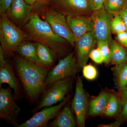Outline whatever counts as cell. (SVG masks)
<instances>
[{"label":"cell","instance_id":"cell-1","mask_svg":"<svg viewBox=\"0 0 127 127\" xmlns=\"http://www.w3.org/2000/svg\"><path fill=\"white\" fill-rule=\"evenodd\" d=\"M13 67L24 96L30 103L36 102L47 89L45 82L52 68L28 61L19 55L14 57Z\"/></svg>","mask_w":127,"mask_h":127},{"label":"cell","instance_id":"cell-2","mask_svg":"<svg viewBox=\"0 0 127 127\" xmlns=\"http://www.w3.org/2000/svg\"><path fill=\"white\" fill-rule=\"evenodd\" d=\"M24 28L28 36L27 39L46 45L52 50L57 58L62 59L70 53H67V46L70 45L57 35L49 23L41 20L36 13L31 16Z\"/></svg>","mask_w":127,"mask_h":127},{"label":"cell","instance_id":"cell-3","mask_svg":"<svg viewBox=\"0 0 127 127\" xmlns=\"http://www.w3.org/2000/svg\"><path fill=\"white\" fill-rule=\"evenodd\" d=\"M28 37L26 33L16 26L6 14L1 15L0 42L5 54L12 55L17 46Z\"/></svg>","mask_w":127,"mask_h":127},{"label":"cell","instance_id":"cell-4","mask_svg":"<svg viewBox=\"0 0 127 127\" xmlns=\"http://www.w3.org/2000/svg\"><path fill=\"white\" fill-rule=\"evenodd\" d=\"M73 83V77L61 79L53 83L42 95L39 103L33 109V112L35 113L45 107L54 106L63 101L72 88Z\"/></svg>","mask_w":127,"mask_h":127},{"label":"cell","instance_id":"cell-5","mask_svg":"<svg viewBox=\"0 0 127 127\" xmlns=\"http://www.w3.org/2000/svg\"><path fill=\"white\" fill-rule=\"evenodd\" d=\"M78 72L76 59L73 52L59 59L58 63L52 68L48 74L45 84L51 86L55 82L69 77H74Z\"/></svg>","mask_w":127,"mask_h":127},{"label":"cell","instance_id":"cell-6","mask_svg":"<svg viewBox=\"0 0 127 127\" xmlns=\"http://www.w3.org/2000/svg\"><path fill=\"white\" fill-rule=\"evenodd\" d=\"M16 101L10 87L0 88V118L15 127L21 110Z\"/></svg>","mask_w":127,"mask_h":127},{"label":"cell","instance_id":"cell-7","mask_svg":"<svg viewBox=\"0 0 127 127\" xmlns=\"http://www.w3.org/2000/svg\"><path fill=\"white\" fill-rule=\"evenodd\" d=\"M89 101L84 90L81 78L77 76L74 96L71 102V108L75 116L77 127H84L88 112Z\"/></svg>","mask_w":127,"mask_h":127},{"label":"cell","instance_id":"cell-8","mask_svg":"<svg viewBox=\"0 0 127 127\" xmlns=\"http://www.w3.org/2000/svg\"><path fill=\"white\" fill-rule=\"evenodd\" d=\"M45 18L57 35L65 39L72 46L75 45L76 40L67 24L65 14L51 8L46 11Z\"/></svg>","mask_w":127,"mask_h":127},{"label":"cell","instance_id":"cell-9","mask_svg":"<svg viewBox=\"0 0 127 127\" xmlns=\"http://www.w3.org/2000/svg\"><path fill=\"white\" fill-rule=\"evenodd\" d=\"M108 13L104 6L94 11L91 17L93 24V31L97 41H108L112 40L111 24L114 17Z\"/></svg>","mask_w":127,"mask_h":127},{"label":"cell","instance_id":"cell-10","mask_svg":"<svg viewBox=\"0 0 127 127\" xmlns=\"http://www.w3.org/2000/svg\"><path fill=\"white\" fill-rule=\"evenodd\" d=\"M71 95H68L59 104L51 106L45 107L35 113L30 119L16 127H48L50 120H53L58 114L70 100Z\"/></svg>","mask_w":127,"mask_h":127},{"label":"cell","instance_id":"cell-11","mask_svg":"<svg viewBox=\"0 0 127 127\" xmlns=\"http://www.w3.org/2000/svg\"><path fill=\"white\" fill-rule=\"evenodd\" d=\"M52 1L54 9L66 16H91L94 11L91 0Z\"/></svg>","mask_w":127,"mask_h":127},{"label":"cell","instance_id":"cell-12","mask_svg":"<svg viewBox=\"0 0 127 127\" xmlns=\"http://www.w3.org/2000/svg\"><path fill=\"white\" fill-rule=\"evenodd\" d=\"M97 41L93 31L87 33L76 41V62L78 71L86 64L92 51L95 48Z\"/></svg>","mask_w":127,"mask_h":127},{"label":"cell","instance_id":"cell-13","mask_svg":"<svg viewBox=\"0 0 127 127\" xmlns=\"http://www.w3.org/2000/svg\"><path fill=\"white\" fill-rule=\"evenodd\" d=\"M5 83L14 90L16 101L22 100L24 95L21 84L13 66L7 61L4 65L0 67V88Z\"/></svg>","mask_w":127,"mask_h":127},{"label":"cell","instance_id":"cell-14","mask_svg":"<svg viewBox=\"0 0 127 127\" xmlns=\"http://www.w3.org/2000/svg\"><path fill=\"white\" fill-rule=\"evenodd\" d=\"M66 19L76 41L85 34L93 31L91 16H67Z\"/></svg>","mask_w":127,"mask_h":127},{"label":"cell","instance_id":"cell-15","mask_svg":"<svg viewBox=\"0 0 127 127\" xmlns=\"http://www.w3.org/2000/svg\"><path fill=\"white\" fill-rule=\"evenodd\" d=\"M33 6L27 3L25 0H14L6 12L8 17L18 24L24 22L30 17Z\"/></svg>","mask_w":127,"mask_h":127},{"label":"cell","instance_id":"cell-16","mask_svg":"<svg viewBox=\"0 0 127 127\" xmlns=\"http://www.w3.org/2000/svg\"><path fill=\"white\" fill-rule=\"evenodd\" d=\"M68 102L62 108L56 117L48 124L50 127H75L77 126L74 114Z\"/></svg>","mask_w":127,"mask_h":127},{"label":"cell","instance_id":"cell-17","mask_svg":"<svg viewBox=\"0 0 127 127\" xmlns=\"http://www.w3.org/2000/svg\"><path fill=\"white\" fill-rule=\"evenodd\" d=\"M110 93L103 91L98 96L93 98L89 101L87 116L88 117L103 115L108 102Z\"/></svg>","mask_w":127,"mask_h":127},{"label":"cell","instance_id":"cell-18","mask_svg":"<svg viewBox=\"0 0 127 127\" xmlns=\"http://www.w3.org/2000/svg\"><path fill=\"white\" fill-rule=\"evenodd\" d=\"M38 64L46 67L52 68L56 57L48 47L40 42H36Z\"/></svg>","mask_w":127,"mask_h":127},{"label":"cell","instance_id":"cell-19","mask_svg":"<svg viewBox=\"0 0 127 127\" xmlns=\"http://www.w3.org/2000/svg\"><path fill=\"white\" fill-rule=\"evenodd\" d=\"M15 52L28 61L38 64L36 43L22 42L17 46Z\"/></svg>","mask_w":127,"mask_h":127},{"label":"cell","instance_id":"cell-20","mask_svg":"<svg viewBox=\"0 0 127 127\" xmlns=\"http://www.w3.org/2000/svg\"><path fill=\"white\" fill-rule=\"evenodd\" d=\"M109 45L111 51V63L115 65L127 62V48L112 40L109 42Z\"/></svg>","mask_w":127,"mask_h":127},{"label":"cell","instance_id":"cell-21","mask_svg":"<svg viewBox=\"0 0 127 127\" xmlns=\"http://www.w3.org/2000/svg\"><path fill=\"white\" fill-rule=\"evenodd\" d=\"M114 81L119 91L127 86V62L115 65L112 68Z\"/></svg>","mask_w":127,"mask_h":127},{"label":"cell","instance_id":"cell-22","mask_svg":"<svg viewBox=\"0 0 127 127\" xmlns=\"http://www.w3.org/2000/svg\"><path fill=\"white\" fill-rule=\"evenodd\" d=\"M122 102L118 95L110 93L108 102L103 115L108 117L117 116L122 106Z\"/></svg>","mask_w":127,"mask_h":127},{"label":"cell","instance_id":"cell-23","mask_svg":"<svg viewBox=\"0 0 127 127\" xmlns=\"http://www.w3.org/2000/svg\"><path fill=\"white\" fill-rule=\"evenodd\" d=\"M103 6L108 13L114 16L127 7V0H105Z\"/></svg>","mask_w":127,"mask_h":127},{"label":"cell","instance_id":"cell-24","mask_svg":"<svg viewBox=\"0 0 127 127\" xmlns=\"http://www.w3.org/2000/svg\"><path fill=\"white\" fill-rule=\"evenodd\" d=\"M109 42L108 41H97V48L102 55L104 63L108 65L111 63V51Z\"/></svg>","mask_w":127,"mask_h":127},{"label":"cell","instance_id":"cell-25","mask_svg":"<svg viewBox=\"0 0 127 127\" xmlns=\"http://www.w3.org/2000/svg\"><path fill=\"white\" fill-rule=\"evenodd\" d=\"M111 30L112 33L115 34L127 31L125 23L119 14L114 16L111 24Z\"/></svg>","mask_w":127,"mask_h":127},{"label":"cell","instance_id":"cell-26","mask_svg":"<svg viewBox=\"0 0 127 127\" xmlns=\"http://www.w3.org/2000/svg\"><path fill=\"white\" fill-rule=\"evenodd\" d=\"M82 70L83 77L87 80L93 81L97 77L98 71L93 65L86 64L82 68Z\"/></svg>","mask_w":127,"mask_h":127},{"label":"cell","instance_id":"cell-27","mask_svg":"<svg viewBox=\"0 0 127 127\" xmlns=\"http://www.w3.org/2000/svg\"><path fill=\"white\" fill-rule=\"evenodd\" d=\"M89 58L97 64H101L104 62L102 55L97 47L92 51L89 55Z\"/></svg>","mask_w":127,"mask_h":127},{"label":"cell","instance_id":"cell-28","mask_svg":"<svg viewBox=\"0 0 127 127\" xmlns=\"http://www.w3.org/2000/svg\"><path fill=\"white\" fill-rule=\"evenodd\" d=\"M122 101V106L116 120L121 123L127 121V100Z\"/></svg>","mask_w":127,"mask_h":127},{"label":"cell","instance_id":"cell-29","mask_svg":"<svg viewBox=\"0 0 127 127\" xmlns=\"http://www.w3.org/2000/svg\"><path fill=\"white\" fill-rule=\"evenodd\" d=\"M14 0H0V14H6Z\"/></svg>","mask_w":127,"mask_h":127},{"label":"cell","instance_id":"cell-30","mask_svg":"<svg viewBox=\"0 0 127 127\" xmlns=\"http://www.w3.org/2000/svg\"><path fill=\"white\" fill-rule=\"evenodd\" d=\"M116 41L127 48V31L123 32L116 34Z\"/></svg>","mask_w":127,"mask_h":127},{"label":"cell","instance_id":"cell-31","mask_svg":"<svg viewBox=\"0 0 127 127\" xmlns=\"http://www.w3.org/2000/svg\"><path fill=\"white\" fill-rule=\"evenodd\" d=\"M51 1L52 0H37L33 6V11H37L41 10Z\"/></svg>","mask_w":127,"mask_h":127},{"label":"cell","instance_id":"cell-32","mask_svg":"<svg viewBox=\"0 0 127 127\" xmlns=\"http://www.w3.org/2000/svg\"><path fill=\"white\" fill-rule=\"evenodd\" d=\"M94 11L103 7L105 0H91Z\"/></svg>","mask_w":127,"mask_h":127},{"label":"cell","instance_id":"cell-33","mask_svg":"<svg viewBox=\"0 0 127 127\" xmlns=\"http://www.w3.org/2000/svg\"><path fill=\"white\" fill-rule=\"evenodd\" d=\"M118 95L121 101L127 100V86L119 91Z\"/></svg>","mask_w":127,"mask_h":127},{"label":"cell","instance_id":"cell-34","mask_svg":"<svg viewBox=\"0 0 127 127\" xmlns=\"http://www.w3.org/2000/svg\"><path fill=\"white\" fill-rule=\"evenodd\" d=\"M5 53L2 47L0 46V67L4 65L7 61L5 59Z\"/></svg>","mask_w":127,"mask_h":127},{"label":"cell","instance_id":"cell-35","mask_svg":"<svg viewBox=\"0 0 127 127\" xmlns=\"http://www.w3.org/2000/svg\"><path fill=\"white\" fill-rule=\"evenodd\" d=\"M122 123L119 121L116 120L115 122L110 123L109 124H100L98 125V127H120Z\"/></svg>","mask_w":127,"mask_h":127},{"label":"cell","instance_id":"cell-36","mask_svg":"<svg viewBox=\"0 0 127 127\" xmlns=\"http://www.w3.org/2000/svg\"><path fill=\"white\" fill-rule=\"evenodd\" d=\"M119 15L125 23L127 31V7L121 12Z\"/></svg>","mask_w":127,"mask_h":127},{"label":"cell","instance_id":"cell-37","mask_svg":"<svg viewBox=\"0 0 127 127\" xmlns=\"http://www.w3.org/2000/svg\"><path fill=\"white\" fill-rule=\"evenodd\" d=\"M27 3L33 6L37 0H25Z\"/></svg>","mask_w":127,"mask_h":127}]
</instances>
